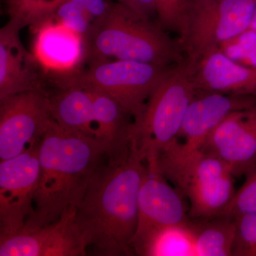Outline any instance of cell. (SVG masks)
<instances>
[{
  "label": "cell",
  "instance_id": "1",
  "mask_svg": "<svg viewBox=\"0 0 256 256\" xmlns=\"http://www.w3.org/2000/svg\"><path fill=\"white\" fill-rule=\"evenodd\" d=\"M146 160L134 142L121 163L102 162L76 210V222L88 248L104 256H134L138 194Z\"/></svg>",
  "mask_w": 256,
  "mask_h": 256
},
{
  "label": "cell",
  "instance_id": "2",
  "mask_svg": "<svg viewBox=\"0 0 256 256\" xmlns=\"http://www.w3.org/2000/svg\"><path fill=\"white\" fill-rule=\"evenodd\" d=\"M38 153L40 181L24 228L53 223L76 208L96 170L107 159L102 143L65 129L53 119Z\"/></svg>",
  "mask_w": 256,
  "mask_h": 256
},
{
  "label": "cell",
  "instance_id": "3",
  "mask_svg": "<svg viewBox=\"0 0 256 256\" xmlns=\"http://www.w3.org/2000/svg\"><path fill=\"white\" fill-rule=\"evenodd\" d=\"M85 63L130 60L173 66L184 60L180 44L158 23L118 2L92 23L84 37Z\"/></svg>",
  "mask_w": 256,
  "mask_h": 256
},
{
  "label": "cell",
  "instance_id": "4",
  "mask_svg": "<svg viewBox=\"0 0 256 256\" xmlns=\"http://www.w3.org/2000/svg\"><path fill=\"white\" fill-rule=\"evenodd\" d=\"M158 164L165 178L190 202L188 216L222 215L235 195L234 175L218 156L176 140L162 151Z\"/></svg>",
  "mask_w": 256,
  "mask_h": 256
},
{
  "label": "cell",
  "instance_id": "5",
  "mask_svg": "<svg viewBox=\"0 0 256 256\" xmlns=\"http://www.w3.org/2000/svg\"><path fill=\"white\" fill-rule=\"evenodd\" d=\"M195 64L184 58L173 66L152 92L141 118L134 122V140L144 160L158 156L178 140L188 106L198 94Z\"/></svg>",
  "mask_w": 256,
  "mask_h": 256
},
{
  "label": "cell",
  "instance_id": "6",
  "mask_svg": "<svg viewBox=\"0 0 256 256\" xmlns=\"http://www.w3.org/2000/svg\"><path fill=\"white\" fill-rule=\"evenodd\" d=\"M85 65V64H84ZM66 75L48 78L56 88H90L114 99L137 122L152 92L173 66L130 60H108L86 64Z\"/></svg>",
  "mask_w": 256,
  "mask_h": 256
},
{
  "label": "cell",
  "instance_id": "7",
  "mask_svg": "<svg viewBox=\"0 0 256 256\" xmlns=\"http://www.w3.org/2000/svg\"><path fill=\"white\" fill-rule=\"evenodd\" d=\"M256 0H192L181 46L196 62L206 52L248 30Z\"/></svg>",
  "mask_w": 256,
  "mask_h": 256
},
{
  "label": "cell",
  "instance_id": "8",
  "mask_svg": "<svg viewBox=\"0 0 256 256\" xmlns=\"http://www.w3.org/2000/svg\"><path fill=\"white\" fill-rule=\"evenodd\" d=\"M52 120L45 87L0 99V161L40 144Z\"/></svg>",
  "mask_w": 256,
  "mask_h": 256
},
{
  "label": "cell",
  "instance_id": "9",
  "mask_svg": "<svg viewBox=\"0 0 256 256\" xmlns=\"http://www.w3.org/2000/svg\"><path fill=\"white\" fill-rule=\"evenodd\" d=\"M40 144L0 161V238L21 232L33 213L40 176Z\"/></svg>",
  "mask_w": 256,
  "mask_h": 256
},
{
  "label": "cell",
  "instance_id": "10",
  "mask_svg": "<svg viewBox=\"0 0 256 256\" xmlns=\"http://www.w3.org/2000/svg\"><path fill=\"white\" fill-rule=\"evenodd\" d=\"M76 210L40 226L0 238V256H84L88 244L76 222Z\"/></svg>",
  "mask_w": 256,
  "mask_h": 256
},
{
  "label": "cell",
  "instance_id": "11",
  "mask_svg": "<svg viewBox=\"0 0 256 256\" xmlns=\"http://www.w3.org/2000/svg\"><path fill=\"white\" fill-rule=\"evenodd\" d=\"M183 196L181 192L170 186L160 171L158 156H148L138 194L139 220L134 236L151 229L190 222L191 218Z\"/></svg>",
  "mask_w": 256,
  "mask_h": 256
},
{
  "label": "cell",
  "instance_id": "12",
  "mask_svg": "<svg viewBox=\"0 0 256 256\" xmlns=\"http://www.w3.org/2000/svg\"><path fill=\"white\" fill-rule=\"evenodd\" d=\"M201 148L224 161L235 178L256 168V102L229 114Z\"/></svg>",
  "mask_w": 256,
  "mask_h": 256
},
{
  "label": "cell",
  "instance_id": "13",
  "mask_svg": "<svg viewBox=\"0 0 256 256\" xmlns=\"http://www.w3.org/2000/svg\"><path fill=\"white\" fill-rule=\"evenodd\" d=\"M24 25L20 18L10 16L0 30V99L45 87L44 72L20 40Z\"/></svg>",
  "mask_w": 256,
  "mask_h": 256
},
{
  "label": "cell",
  "instance_id": "14",
  "mask_svg": "<svg viewBox=\"0 0 256 256\" xmlns=\"http://www.w3.org/2000/svg\"><path fill=\"white\" fill-rule=\"evenodd\" d=\"M33 55L46 78L76 72L85 63V43L82 35L54 18L34 25Z\"/></svg>",
  "mask_w": 256,
  "mask_h": 256
},
{
  "label": "cell",
  "instance_id": "15",
  "mask_svg": "<svg viewBox=\"0 0 256 256\" xmlns=\"http://www.w3.org/2000/svg\"><path fill=\"white\" fill-rule=\"evenodd\" d=\"M256 102L252 96L198 92L188 106L178 139L185 146L201 148L212 132L229 114L250 107Z\"/></svg>",
  "mask_w": 256,
  "mask_h": 256
},
{
  "label": "cell",
  "instance_id": "16",
  "mask_svg": "<svg viewBox=\"0 0 256 256\" xmlns=\"http://www.w3.org/2000/svg\"><path fill=\"white\" fill-rule=\"evenodd\" d=\"M194 82L198 92L256 98V68L234 62L220 47L196 60Z\"/></svg>",
  "mask_w": 256,
  "mask_h": 256
},
{
  "label": "cell",
  "instance_id": "17",
  "mask_svg": "<svg viewBox=\"0 0 256 256\" xmlns=\"http://www.w3.org/2000/svg\"><path fill=\"white\" fill-rule=\"evenodd\" d=\"M56 88L50 92L52 119L65 129L96 140L90 90L80 87Z\"/></svg>",
  "mask_w": 256,
  "mask_h": 256
},
{
  "label": "cell",
  "instance_id": "18",
  "mask_svg": "<svg viewBox=\"0 0 256 256\" xmlns=\"http://www.w3.org/2000/svg\"><path fill=\"white\" fill-rule=\"evenodd\" d=\"M133 252L141 256H196L191 220L178 226L160 227L136 236Z\"/></svg>",
  "mask_w": 256,
  "mask_h": 256
},
{
  "label": "cell",
  "instance_id": "19",
  "mask_svg": "<svg viewBox=\"0 0 256 256\" xmlns=\"http://www.w3.org/2000/svg\"><path fill=\"white\" fill-rule=\"evenodd\" d=\"M196 256H233L236 220L218 215L191 218Z\"/></svg>",
  "mask_w": 256,
  "mask_h": 256
},
{
  "label": "cell",
  "instance_id": "20",
  "mask_svg": "<svg viewBox=\"0 0 256 256\" xmlns=\"http://www.w3.org/2000/svg\"><path fill=\"white\" fill-rule=\"evenodd\" d=\"M156 22L165 31L174 32L180 45L184 40L191 0H154Z\"/></svg>",
  "mask_w": 256,
  "mask_h": 256
},
{
  "label": "cell",
  "instance_id": "21",
  "mask_svg": "<svg viewBox=\"0 0 256 256\" xmlns=\"http://www.w3.org/2000/svg\"><path fill=\"white\" fill-rule=\"evenodd\" d=\"M10 16L20 18L25 25L52 18L66 0H6Z\"/></svg>",
  "mask_w": 256,
  "mask_h": 256
},
{
  "label": "cell",
  "instance_id": "22",
  "mask_svg": "<svg viewBox=\"0 0 256 256\" xmlns=\"http://www.w3.org/2000/svg\"><path fill=\"white\" fill-rule=\"evenodd\" d=\"M220 48L234 62L246 66L256 68V30L249 28L224 42Z\"/></svg>",
  "mask_w": 256,
  "mask_h": 256
},
{
  "label": "cell",
  "instance_id": "23",
  "mask_svg": "<svg viewBox=\"0 0 256 256\" xmlns=\"http://www.w3.org/2000/svg\"><path fill=\"white\" fill-rule=\"evenodd\" d=\"M256 212V168L246 175L245 182L236 192L222 215L237 218Z\"/></svg>",
  "mask_w": 256,
  "mask_h": 256
},
{
  "label": "cell",
  "instance_id": "24",
  "mask_svg": "<svg viewBox=\"0 0 256 256\" xmlns=\"http://www.w3.org/2000/svg\"><path fill=\"white\" fill-rule=\"evenodd\" d=\"M52 18L84 38L90 31L92 24L86 12L72 0H66L60 4Z\"/></svg>",
  "mask_w": 256,
  "mask_h": 256
},
{
  "label": "cell",
  "instance_id": "25",
  "mask_svg": "<svg viewBox=\"0 0 256 256\" xmlns=\"http://www.w3.org/2000/svg\"><path fill=\"white\" fill-rule=\"evenodd\" d=\"M236 220V235L233 256H252L256 247V212L240 216Z\"/></svg>",
  "mask_w": 256,
  "mask_h": 256
},
{
  "label": "cell",
  "instance_id": "26",
  "mask_svg": "<svg viewBox=\"0 0 256 256\" xmlns=\"http://www.w3.org/2000/svg\"><path fill=\"white\" fill-rule=\"evenodd\" d=\"M116 2L127 5L140 14L152 20L156 18L154 0H116Z\"/></svg>",
  "mask_w": 256,
  "mask_h": 256
},
{
  "label": "cell",
  "instance_id": "27",
  "mask_svg": "<svg viewBox=\"0 0 256 256\" xmlns=\"http://www.w3.org/2000/svg\"><path fill=\"white\" fill-rule=\"evenodd\" d=\"M250 28L256 30V9L255 13H254V18H252V25H250Z\"/></svg>",
  "mask_w": 256,
  "mask_h": 256
},
{
  "label": "cell",
  "instance_id": "28",
  "mask_svg": "<svg viewBox=\"0 0 256 256\" xmlns=\"http://www.w3.org/2000/svg\"><path fill=\"white\" fill-rule=\"evenodd\" d=\"M252 256H256V247L255 248V249H254V252H252Z\"/></svg>",
  "mask_w": 256,
  "mask_h": 256
}]
</instances>
